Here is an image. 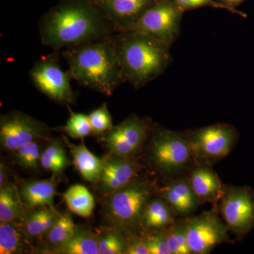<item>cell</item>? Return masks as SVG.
<instances>
[{
    "label": "cell",
    "mask_w": 254,
    "mask_h": 254,
    "mask_svg": "<svg viewBox=\"0 0 254 254\" xmlns=\"http://www.w3.org/2000/svg\"><path fill=\"white\" fill-rule=\"evenodd\" d=\"M42 45L55 52L117 33L93 0H64L38 23Z\"/></svg>",
    "instance_id": "cell-1"
},
{
    "label": "cell",
    "mask_w": 254,
    "mask_h": 254,
    "mask_svg": "<svg viewBox=\"0 0 254 254\" xmlns=\"http://www.w3.org/2000/svg\"><path fill=\"white\" fill-rule=\"evenodd\" d=\"M115 34L65 48L62 53L73 80L81 86L106 96H111L125 82Z\"/></svg>",
    "instance_id": "cell-2"
},
{
    "label": "cell",
    "mask_w": 254,
    "mask_h": 254,
    "mask_svg": "<svg viewBox=\"0 0 254 254\" xmlns=\"http://www.w3.org/2000/svg\"><path fill=\"white\" fill-rule=\"evenodd\" d=\"M125 82L145 86L161 76L171 63L170 48L150 37L123 32L114 35Z\"/></svg>",
    "instance_id": "cell-3"
},
{
    "label": "cell",
    "mask_w": 254,
    "mask_h": 254,
    "mask_svg": "<svg viewBox=\"0 0 254 254\" xmlns=\"http://www.w3.org/2000/svg\"><path fill=\"white\" fill-rule=\"evenodd\" d=\"M154 191L151 182L137 177L126 186L104 197L103 213L111 227L127 237L136 235L141 229L143 212Z\"/></svg>",
    "instance_id": "cell-4"
},
{
    "label": "cell",
    "mask_w": 254,
    "mask_h": 254,
    "mask_svg": "<svg viewBox=\"0 0 254 254\" xmlns=\"http://www.w3.org/2000/svg\"><path fill=\"white\" fill-rule=\"evenodd\" d=\"M184 13L175 0H157L127 32L150 37L170 48L180 35Z\"/></svg>",
    "instance_id": "cell-5"
},
{
    "label": "cell",
    "mask_w": 254,
    "mask_h": 254,
    "mask_svg": "<svg viewBox=\"0 0 254 254\" xmlns=\"http://www.w3.org/2000/svg\"><path fill=\"white\" fill-rule=\"evenodd\" d=\"M193 157L190 138L179 132L163 129L152 136L150 161L163 175L180 173L190 163Z\"/></svg>",
    "instance_id": "cell-6"
},
{
    "label": "cell",
    "mask_w": 254,
    "mask_h": 254,
    "mask_svg": "<svg viewBox=\"0 0 254 254\" xmlns=\"http://www.w3.org/2000/svg\"><path fill=\"white\" fill-rule=\"evenodd\" d=\"M30 78L36 89L50 98L63 104H71L75 94L69 71L59 64L56 53L41 57L32 66Z\"/></svg>",
    "instance_id": "cell-7"
},
{
    "label": "cell",
    "mask_w": 254,
    "mask_h": 254,
    "mask_svg": "<svg viewBox=\"0 0 254 254\" xmlns=\"http://www.w3.org/2000/svg\"><path fill=\"white\" fill-rule=\"evenodd\" d=\"M46 124L20 111H11L0 118V143L5 150L14 152L23 145L48 138Z\"/></svg>",
    "instance_id": "cell-8"
},
{
    "label": "cell",
    "mask_w": 254,
    "mask_h": 254,
    "mask_svg": "<svg viewBox=\"0 0 254 254\" xmlns=\"http://www.w3.org/2000/svg\"><path fill=\"white\" fill-rule=\"evenodd\" d=\"M150 128V120L131 115L102 134V141L110 153L133 158L143 146Z\"/></svg>",
    "instance_id": "cell-9"
},
{
    "label": "cell",
    "mask_w": 254,
    "mask_h": 254,
    "mask_svg": "<svg viewBox=\"0 0 254 254\" xmlns=\"http://www.w3.org/2000/svg\"><path fill=\"white\" fill-rule=\"evenodd\" d=\"M186 225L192 254H209L216 246L229 241L228 227L214 211L189 219Z\"/></svg>",
    "instance_id": "cell-10"
},
{
    "label": "cell",
    "mask_w": 254,
    "mask_h": 254,
    "mask_svg": "<svg viewBox=\"0 0 254 254\" xmlns=\"http://www.w3.org/2000/svg\"><path fill=\"white\" fill-rule=\"evenodd\" d=\"M220 211L229 229L245 234L254 225V196L247 187H229L224 190Z\"/></svg>",
    "instance_id": "cell-11"
},
{
    "label": "cell",
    "mask_w": 254,
    "mask_h": 254,
    "mask_svg": "<svg viewBox=\"0 0 254 254\" xmlns=\"http://www.w3.org/2000/svg\"><path fill=\"white\" fill-rule=\"evenodd\" d=\"M236 139V131L230 125H215L200 128L190 137L193 156L216 160L226 156Z\"/></svg>",
    "instance_id": "cell-12"
},
{
    "label": "cell",
    "mask_w": 254,
    "mask_h": 254,
    "mask_svg": "<svg viewBox=\"0 0 254 254\" xmlns=\"http://www.w3.org/2000/svg\"><path fill=\"white\" fill-rule=\"evenodd\" d=\"M102 160L101 173L95 185L98 193L103 197L126 186L138 177V165L133 158H125L110 153Z\"/></svg>",
    "instance_id": "cell-13"
},
{
    "label": "cell",
    "mask_w": 254,
    "mask_h": 254,
    "mask_svg": "<svg viewBox=\"0 0 254 254\" xmlns=\"http://www.w3.org/2000/svg\"><path fill=\"white\" fill-rule=\"evenodd\" d=\"M157 0H93L116 33L127 32Z\"/></svg>",
    "instance_id": "cell-14"
},
{
    "label": "cell",
    "mask_w": 254,
    "mask_h": 254,
    "mask_svg": "<svg viewBox=\"0 0 254 254\" xmlns=\"http://www.w3.org/2000/svg\"><path fill=\"white\" fill-rule=\"evenodd\" d=\"M159 195L180 215H188L198 208L200 200L189 180H178L159 190Z\"/></svg>",
    "instance_id": "cell-15"
},
{
    "label": "cell",
    "mask_w": 254,
    "mask_h": 254,
    "mask_svg": "<svg viewBox=\"0 0 254 254\" xmlns=\"http://www.w3.org/2000/svg\"><path fill=\"white\" fill-rule=\"evenodd\" d=\"M18 190L23 203L29 210L43 206L55 208L57 185L53 179L26 182Z\"/></svg>",
    "instance_id": "cell-16"
},
{
    "label": "cell",
    "mask_w": 254,
    "mask_h": 254,
    "mask_svg": "<svg viewBox=\"0 0 254 254\" xmlns=\"http://www.w3.org/2000/svg\"><path fill=\"white\" fill-rule=\"evenodd\" d=\"M63 139L69 149L75 168L86 181L95 185L101 173L103 167L102 159L98 158L90 151L83 142L80 144L74 145L70 143L64 136H63Z\"/></svg>",
    "instance_id": "cell-17"
},
{
    "label": "cell",
    "mask_w": 254,
    "mask_h": 254,
    "mask_svg": "<svg viewBox=\"0 0 254 254\" xmlns=\"http://www.w3.org/2000/svg\"><path fill=\"white\" fill-rule=\"evenodd\" d=\"M28 211L16 185L8 182L0 188V222L21 225Z\"/></svg>",
    "instance_id": "cell-18"
},
{
    "label": "cell",
    "mask_w": 254,
    "mask_h": 254,
    "mask_svg": "<svg viewBox=\"0 0 254 254\" xmlns=\"http://www.w3.org/2000/svg\"><path fill=\"white\" fill-rule=\"evenodd\" d=\"M200 202H215L221 199L224 190L218 176L205 167L195 169L189 180Z\"/></svg>",
    "instance_id": "cell-19"
},
{
    "label": "cell",
    "mask_w": 254,
    "mask_h": 254,
    "mask_svg": "<svg viewBox=\"0 0 254 254\" xmlns=\"http://www.w3.org/2000/svg\"><path fill=\"white\" fill-rule=\"evenodd\" d=\"M60 215L55 208L50 206L29 210L21 225L25 235L28 240L46 236L58 221Z\"/></svg>",
    "instance_id": "cell-20"
},
{
    "label": "cell",
    "mask_w": 254,
    "mask_h": 254,
    "mask_svg": "<svg viewBox=\"0 0 254 254\" xmlns=\"http://www.w3.org/2000/svg\"><path fill=\"white\" fill-rule=\"evenodd\" d=\"M173 209L162 198H151L145 207L141 229L146 231H162L174 222Z\"/></svg>",
    "instance_id": "cell-21"
},
{
    "label": "cell",
    "mask_w": 254,
    "mask_h": 254,
    "mask_svg": "<svg viewBox=\"0 0 254 254\" xmlns=\"http://www.w3.org/2000/svg\"><path fill=\"white\" fill-rule=\"evenodd\" d=\"M63 142L58 138L50 140L42 151L41 165L55 177H59L71 165Z\"/></svg>",
    "instance_id": "cell-22"
},
{
    "label": "cell",
    "mask_w": 254,
    "mask_h": 254,
    "mask_svg": "<svg viewBox=\"0 0 254 254\" xmlns=\"http://www.w3.org/2000/svg\"><path fill=\"white\" fill-rule=\"evenodd\" d=\"M63 198L70 211L82 218L91 216L95 208V200L86 187L73 185L64 193Z\"/></svg>",
    "instance_id": "cell-23"
},
{
    "label": "cell",
    "mask_w": 254,
    "mask_h": 254,
    "mask_svg": "<svg viewBox=\"0 0 254 254\" xmlns=\"http://www.w3.org/2000/svg\"><path fill=\"white\" fill-rule=\"evenodd\" d=\"M53 254H98L97 234L88 229L76 228L73 236Z\"/></svg>",
    "instance_id": "cell-24"
},
{
    "label": "cell",
    "mask_w": 254,
    "mask_h": 254,
    "mask_svg": "<svg viewBox=\"0 0 254 254\" xmlns=\"http://www.w3.org/2000/svg\"><path fill=\"white\" fill-rule=\"evenodd\" d=\"M77 226L75 225L69 213L60 215L58 221L45 236V250L48 254H53L62 247L76 232Z\"/></svg>",
    "instance_id": "cell-25"
},
{
    "label": "cell",
    "mask_w": 254,
    "mask_h": 254,
    "mask_svg": "<svg viewBox=\"0 0 254 254\" xmlns=\"http://www.w3.org/2000/svg\"><path fill=\"white\" fill-rule=\"evenodd\" d=\"M27 240L21 225L0 222V254H21Z\"/></svg>",
    "instance_id": "cell-26"
},
{
    "label": "cell",
    "mask_w": 254,
    "mask_h": 254,
    "mask_svg": "<svg viewBox=\"0 0 254 254\" xmlns=\"http://www.w3.org/2000/svg\"><path fill=\"white\" fill-rule=\"evenodd\" d=\"M99 254H125L127 237L113 227L97 233Z\"/></svg>",
    "instance_id": "cell-27"
},
{
    "label": "cell",
    "mask_w": 254,
    "mask_h": 254,
    "mask_svg": "<svg viewBox=\"0 0 254 254\" xmlns=\"http://www.w3.org/2000/svg\"><path fill=\"white\" fill-rule=\"evenodd\" d=\"M165 231L168 248L171 254H190L186 222H174Z\"/></svg>",
    "instance_id": "cell-28"
},
{
    "label": "cell",
    "mask_w": 254,
    "mask_h": 254,
    "mask_svg": "<svg viewBox=\"0 0 254 254\" xmlns=\"http://www.w3.org/2000/svg\"><path fill=\"white\" fill-rule=\"evenodd\" d=\"M68 108L69 118L64 126L62 127V129L73 139H83L92 134L93 131L88 115L73 113L69 108Z\"/></svg>",
    "instance_id": "cell-29"
},
{
    "label": "cell",
    "mask_w": 254,
    "mask_h": 254,
    "mask_svg": "<svg viewBox=\"0 0 254 254\" xmlns=\"http://www.w3.org/2000/svg\"><path fill=\"white\" fill-rule=\"evenodd\" d=\"M14 153L16 162L23 168L35 170L41 165L42 152L38 140L23 145Z\"/></svg>",
    "instance_id": "cell-30"
},
{
    "label": "cell",
    "mask_w": 254,
    "mask_h": 254,
    "mask_svg": "<svg viewBox=\"0 0 254 254\" xmlns=\"http://www.w3.org/2000/svg\"><path fill=\"white\" fill-rule=\"evenodd\" d=\"M93 134L102 135L113 128V121L108 105L103 103L88 115Z\"/></svg>",
    "instance_id": "cell-31"
},
{
    "label": "cell",
    "mask_w": 254,
    "mask_h": 254,
    "mask_svg": "<svg viewBox=\"0 0 254 254\" xmlns=\"http://www.w3.org/2000/svg\"><path fill=\"white\" fill-rule=\"evenodd\" d=\"M175 1L184 11L197 9V8L204 7V6H210V7L215 8V9L227 10L232 14L240 15L244 18L247 16L245 13L230 7L222 3V1H217L215 0H175Z\"/></svg>",
    "instance_id": "cell-32"
},
{
    "label": "cell",
    "mask_w": 254,
    "mask_h": 254,
    "mask_svg": "<svg viewBox=\"0 0 254 254\" xmlns=\"http://www.w3.org/2000/svg\"><path fill=\"white\" fill-rule=\"evenodd\" d=\"M150 254H171L165 231H147L143 235Z\"/></svg>",
    "instance_id": "cell-33"
},
{
    "label": "cell",
    "mask_w": 254,
    "mask_h": 254,
    "mask_svg": "<svg viewBox=\"0 0 254 254\" xmlns=\"http://www.w3.org/2000/svg\"><path fill=\"white\" fill-rule=\"evenodd\" d=\"M125 254H150L143 236L132 235L127 237Z\"/></svg>",
    "instance_id": "cell-34"
},
{
    "label": "cell",
    "mask_w": 254,
    "mask_h": 254,
    "mask_svg": "<svg viewBox=\"0 0 254 254\" xmlns=\"http://www.w3.org/2000/svg\"><path fill=\"white\" fill-rule=\"evenodd\" d=\"M6 173L7 172H6V166L3 162H1V165H0V188L8 183Z\"/></svg>",
    "instance_id": "cell-35"
},
{
    "label": "cell",
    "mask_w": 254,
    "mask_h": 254,
    "mask_svg": "<svg viewBox=\"0 0 254 254\" xmlns=\"http://www.w3.org/2000/svg\"><path fill=\"white\" fill-rule=\"evenodd\" d=\"M244 1H245V0H222V2L226 4L227 6H230V7L236 9L235 6L240 4L241 3L243 2Z\"/></svg>",
    "instance_id": "cell-36"
}]
</instances>
